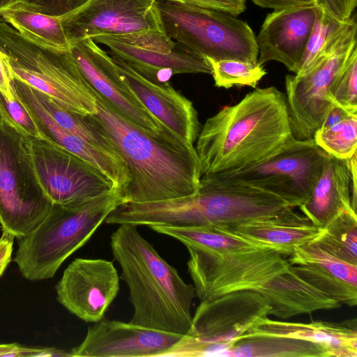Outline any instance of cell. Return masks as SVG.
I'll return each mask as SVG.
<instances>
[{"label": "cell", "instance_id": "6da1fadb", "mask_svg": "<svg viewBox=\"0 0 357 357\" xmlns=\"http://www.w3.org/2000/svg\"><path fill=\"white\" fill-rule=\"evenodd\" d=\"M97 112L84 116L124 161L129 174L119 190L123 203H144L195 194L199 185L200 162L194 145L167 128L151 133L128 122L93 89Z\"/></svg>", "mask_w": 357, "mask_h": 357}, {"label": "cell", "instance_id": "7a4b0ae2", "mask_svg": "<svg viewBox=\"0 0 357 357\" xmlns=\"http://www.w3.org/2000/svg\"><path fill=\"white\" fill-rule=\"evenodd\" d=\"M292 137L284 94L257 88L205 121L195 147L202 176L251 167Z\"/></svg>", "mask_w": 357, "mask_h": 357}, {"label": "cell", "instance_id": "3957f363", "mask_svg": "<svg viewBox=\"0 0 357 357\" xmlns=\"http://www.w3.org/2000/svg\"><path fill=\"white\" fill-rule=\"evenodd\" d=\"M114 259L121 268L134 308L130 322L184 335L191 328L195 291L177 270L139 232L137 226L119 225L110 237Z\"/></svg>", "mask_w": 357, "mask_h": 357}, {"label": "cell", "instance_id": "277c9868", "mask_svg": "<svg viewBox=\"0 0 357 357\" xmlns=\"http://www.w3.org/2000/svg\"><path fill=\"white\" fill-rule=\"evenodd\" d=\"M291 208L269 192L212 174L202 176L193 195L149 202L146 218L150 225L227 227L272 218Z\"/></svg>", "mask_w": 357, "mask_h": 357}, {"label": "cell", "instance_id": "5b68a950", "mask_svg": "<svg viewBox=\"0 0 357 357\" xmlns=\"http://www.w3.org/2000/svg\"><path fill=\"white\" fill-rule=\"evenodd\" d=\"M123 202L119 189L114 188L79 204H53L39 226L17 239L13 260L22 276L30 281L53 278L61 264Z\"/></svg>", "mask_w": 357, "mask_h": 357}, {"label": "cell", "instance_id": "8992f818", "mask_svg": "<svg viewBox=\"0 0 357 357\" xmlns=\"http://www.w3.org/2000/svg\"><path fill=\"white\" fill-rule=\"evenodd\" d=\"M0 51L13 77L82 116L97 112L96 98L69 51L46 48L0 20Z\"/></svg>", "mask_w": 357, "mask_h": 357}, {"label": "cell", "instance_id": "52a82bcc", "mask_svg": "<svg viewBox=\"0 0 357 357\" xmlns=\"http://www.w3.org/2000/svg\"><path fill=\"white\" fill-rule=\"evenodd\" d=\"M165 33L175 42L213 60L257 63L256 36L246 22L195 5L157 0Z\"/></svg>", "mask_w": 357, "mask_h": 357}, {"label": "cell", "instance_id": "ba28073f", "mask_svg": "<svg viewBox=\"0 0 357 357\" xmlns=\"http://www.w3.org/2000/svg\"><path fill=\"white\" fill-rule=\"evenodd\" d=\"M53 203L31 160L28 137L0 116V225L17 239L43 222Z\"/></svg>", "mask_w": 357, "mask_h": 357}, {"label": "cell", "instance_id": "9c48e42d", "mask_svg": "<svg viewBox=\"0 0 357 357\" xmlns=\"http://www.w3.org/2000/svg\"><path fill=\"white\" fill-rule=\"evenodd\" d=\"M183 245L189 253L188 272L200 302L236 291H257L290 266L287 256L267 246L218 252Z\"/></svg>", "mask_w": 357, "mask_h": 357}, {"label": "cell", "instance_id": "30bf717a", "mask_svg": "<svg viewBox=\"0 0 357 357\" xmlns=\"http://www.w3.org/2000/svg\"><path fill=\"white\" fill-rule=\"evenodd\" d=\"M328 155L313 139L292 137L251 167L213 175L249 184L277 195L292 208L299 207L309 198Z\"/></svg>", "mask_w": 357, "mask_h": 357}, {"label": "cell", "instance_id": "8fae6325", "mask_svg": "<svg viewBox=\"0 0 357 357\" xmlns=\"http://www.w3.org/2000/svg\"><path fill=\"white\" fill-rule=\"evenodd\" d=\"M28 141L38 179L53 204L73 205L115 188L100 170L65 149L41 137Z\"/></svg>", "mask_w": 357, "mask_h": 357}, {"label": "cell", "instance_id": "7c38bea8", "mask_svg": "<svg viewBox=\"0 0 357 357\" xmlns=\"http://www.w3.org/2000/svg\"><path fill=\"white\" fill-rule=\"evenodd\" d=\"M271 307L259 291H233L200 302L185 335L202 341L206 356H225L233 345L259 321L270 315Z\"/></svg>", "mask_w": 357, "mask_h": 357}, {"label": "cell", "instance_id": "4fadbf2b", "mask_svg": "<svg viewBox=\"0 0 357 357\" xmlns=\"http://www.w3.org/2000/svg\"><path fill=\"white\" fill-rule=\"evenodd\" d=\"M356 47V40L323 57L305 73L286 76V100L294 138L313 139L327 113L336 105L330 86Z\"/></svg>", "mask_w": 357, "mask_h": 357}, {"label": "cell", "instance_id": "5bb4252c", "mask_svg": "<svg viewBox=\"0 0 357 357\" xmlns=\"http://www.w3.org/2000/svg\"><path fill=\"white\" fill-rule=\"evenodd\" d=\"M60 19L70 45L100 36L165 32L157 0H89Z\"/></svg>", "mask_w": 357, "mask_h": 357}, {"label": "cell", "instance_id": "9a60e30c", "mask_svg": "<svg viewBox=\"0 0 357 357\" xmlns=\"http://www.w3.org/2000/svg\"><path fill=\"white\" fill-rule=\"evenodd\" d=\"M119 280L112 261L76 258L64 270L55 287L56 299L79 319L96 323L105 317L116 297Z\"/></svg>", "mask_w": 357, "mask_h": 357}, {"label": "cell", "instance_id": "2e32d148", "mask_svg": "<svg viewBox=\"0 0 357 357\" xmlns=\"http://www.w3.org/2000/svg\"><path fill=\"white\" fill-rule=\"evenodd\" d=\"M72 58L91 87L128 122L151 133L164 126L122 80L112 57L91 38L70 45Z\"/></svg>", "mask_w": 357, "mask_h": 357}, {"label": "cell", "instance_id": "e0dca14e", "mask_svg": "<svg viewBox=\"0 0 357 357\" xmlns=\"http://www.w3.org/2000/svg\"><path fill=\"white\" fill-rule=\"evenodd\" d=\"M93 324L69 356L162 357L183 336L105 317Z\"/></svg>", "mask_w": 357, "mask_h": 357}, {"label": "cell", "instance_id": "ac0fdd59", "mask_svg": "<svg viewBox=\"0 0 357 357\" xmlns=\"http://www.w3.org/2000/svg\"><path fill=\"white\" fill-rule=\"evenodd\" d=\"M111 57L122 80L149 112L185 142L194 145L200 123L193 103L169 82L151 81L124 61Z\"/></svg>", "mask_w": 357, "mask_h": 357}, {"label": "cell", "instance_id": "d6986e66", "mask_svg": "<svg viewBox=\"0 0 357 357\" xmlns=\"http://www.w3.org/2000/svg\"><path fill=\"white\" fill-rule=\"evenodd\" d=\"M319 7L315 4L276 10L268 13L256 36L257 63L276 61L291 72H298L314 24Z\"/></svg>", "mask_w": 357, "mask_h": 357}, {"label": "cell", "instance_id": "ffe728a7", "mask_svg": "<svg viewBox=\"0 0 357 357\" xmlns=\"http://www.w3.org/2000/svg\"><path fill=\"white\" fill-rule=\"evenodd\" d=\"M356 152L340 159L328 154L307 200L298 208L311 222L323 228L342 213H356Z\"/></svg>", "mask_w": 357, "mask_h": 357}, {"label": "cell", "instance_id": "44dd1931", "mask_svg": "<svg viewBox=\"0 0 357 357\" xmlns=\"http://www.w3.org/2000/svg\"><path fill=\"white\" fill-rule=\"evenodd\" d=\"M13 85L15 93L30 112L41 138L65 149L98 168L112 181L115 188L121 190L127 184L129 174L121 158L60 126L36 100L29 85L15 77Z\"/></svg>", "mask_w": 357, "mask_h": 357}, {"label": "cell", "instance_id": "7402d4cb", "mask_svg": "<svg viewBox=\"0 0 357 357\" xmlns=\"http://www.w3.org/2000/svg\"><path fill=\"white\" fill-rule=\"evenodd\" d=\"M301 278L342 305L357 304V265L340 260L310 242L288 256Z\"/></svg>", "mask_w": 357, "mask_h": 357}, {"label": "cell", "instance_id": "603a6c76", "mask_svg": "<svg viewBox=\"0 0 357 357\" xmlns=\"http://www.w3.org/2000/svg\"><path fill=\"white\" fill-rule=\"evenodd\" d=\"M91 39L108 47L111 56L124 61L151 81L167 82L173 75L181 73L211 74L204 56L176 42L170 52L164 53L128 45L106 36Z\"/></svg>", "mask_w": 357, "mask_h": 357}, {"label": "cell", "instance_id": "cb8c5ba5", "mask_svg": "<svg viewBox=\"0 0 357 357\" xmlns=\"http://www.w3.org/2000/svg\"><path fill=\"white\" fill-rule=\"evenodd\" d=\"M224 228L258 245L272 248L287 257L295 248L312 242L321 230L293 208L272 218Z\"/></svg>", "mask_w": 357, "mask_h": 357}, {"label": "cell", "instance_id": "d4e9b609", "mask_svg": "<svg viewBox=\"0 0 357 357\" xmlns=\"http://www.w3.org/2000/svg\"><path fill=\"white\" fill-rule=\"evenodd\" d=\"M252 335L305 340L322 346L330 357L357 356V331L344 323L320 320L309 323L286 322L267 317L259 321L242 337Z\"/></svg>", "mask_w": 357, "mask_h": 357}, {"label": "cell", "instance_id": "484cf974", "mask_svg": "<svg viewBox=\"0 0 357 357\" xmlns=\"http://www.w3.org/2000/svg\"><path fill=\"white\" fill-rule=\"evenodd\" d=\"M257 291L269 303L270 315L280 319L341 307L336 301L301 278L290 266Z\"/></svg>", "mask_w": 357, "mask_h": 357}, {"label": "cell", "instance_id": "4316f807", "mask_svg": "<svg viewBox=\"0 0 357 357\" xmlns=\"http://www.w3.org/2000/svg\"><path fill=\"white\" fill-rule=\"evenodd\" d=\"M356 17L345 21L336 20L319 8L307 41L298 72L303 75L320 59L346 43L356 40Z\"/></svg>", "mask_w": 357, "mask_h": 357}, {"label": "cell", "instance_id": "83f0119b", "mask_svg": "<svg viewBox=\"0 0 357 357\" xmlns=\"http://www.w3.org/2000/svg\"><path fill=\"white\" fill-rule=\"evenodd\" d=\"M229 357H330L322 346L310 341L282 336L241 337L226 353Z\"/></svg>", "mask_w": 357, "mask_h": 357}, {"label": "cell", "instance_id": "f1b7e54d", "mask_svg": "<svg viewBox=\"0 0 357 357\" xmlns=\"http://www.w3.org/2000/svg\"><path fill=\"white\" fill-rule=\"evenodd\" d=\"M0 20L26 39L42 47L63 51L70 48L60 17L8 8L1 12Z\"/></svg>", "mask_w": 357, "mask_h": 357}, {"label": "cell", "instance_id": "f546056e", "mask_svg": "<svg viewBox=\"0 0 357 357\" xmlns=\"http://www.w3.org/2000/svg\"><path fill=\"white\" fill-rule=\"evenodd\" d=\"M149 228L157 233L171 236L183 244H191L218 252L246 250L263 247L222 227L213 225L196 227L151 225Z\"/></svg>", "mask_w": 357, "mask_h": 357}, {"label": "cell", "instance_id": "4dcf8cb0", "mask_svg": "<svg viewBox=\"0 0 357 357\" xmlns=\"http://www.w3.org/2000/svg\"><path fill=\"white\" fill-rule=\"evenodd\" d=\"M312 243L344 261L357 265V214L342 213L330 221Z\"/></svg>", "mask_w": 357, "mask_h": 357}, {"label": "cell", "instance_id": "1f68e13d", "mask_svg": "<svg viewBox=\"0 0 357 357\" xmlns=\"http://www.w3.org/2000/svg\"><path fill=\"white\" fill-rule=\"evenodd\" d=\"M30 89L36 100L60 126L83 140L120 158L109 141L86 122L84 116L70 111L31 86Z\"/></svg>", "mask_w": 357, "mask_h": 357}, {"label": "cell", "instance_id": "d6a6232c", "mask_svg": "<svg viewBox=\"0 0 357 357\" xmlns=\"http://www.w3.org/2000/svg\"><path fill=\"white\" fill-rule=\"evenodd\" d=\"M313 139L328 154L340 159L356 152L357 114H351L327 128H319Z\"/></svg>", "mask_w": 357, "mask_h": 357}, {"label": "cell", "instance_id": "836d02e7", "mask_svg": "<svg viewBox=\"0 0 357 357\" xmlns=\"http://www.w3.org/2000/svg\"><path fill=\"white\" fill-rule=\"evenodd\" d=\"M211 68L215 85L229 89L234 85L255 87L266 74L263 66L236 59L206 58Z\"/></svg>", "mask_w": 357, "mask_h": 357}, {"label": "cell", "instance_id": "e575fe53", "mask_svg": "<svg viewBox=\"0 0 357 357\" xmlns=\"http://www.w3.org/2000/svg\"><path fill=\"white\" fill-rule=\"evenodd\" d=\"M329 92L336 105L357 114V47L333 79Z\"/></svg>", "mask_w": 357, "mask_h": 357}, {"label": "cell", "instance_id": "d590c367", "mask_svg": "<svg viewBox=\"0 0 357 357\" xmlns=\"http://www.w3.org/2000/svg\"><path fill=\"white\" fill-rule=\"evenodd\" d=\"M0 116L26 137H41L30 112L15 91L11 99L0 91Z\"/></svg>", "mask_w": 357, "mask_h": 357}, {"label": "cell", "instance_id": "8d00e7d4", "mask_svg": "<svg viewBox=\"0 0 357 357\" xmlns=\"http://www.w3.org/2000/svg\"><path fill=\"white\" fill-rule=\"evenodd\" d=\"M89 0H21L10 7L61 17L82 7Z\"/></svg>", "mask_w": 357, "mask_h": 357}, {"label": "cell", "instance_id": "74e56055", "mask_svg": "<svg viewBox=\"0 0 357 357\" xmlns=\"http://www.w3.org/2000/svg\"><path fill=\"white\" fill-rule=\"evenodd\" d=\"M110 38L139 48L164 53L170 52L176 45V42L171 39L165 32H144Z\"/></svg>", "mask_w": 357, "mask_h": 357}, {"label": "cell", "instance_id": "f35d334b", "mask_svg": "<svg viewBox=\"0 0 357 357\" xmlns=\"http://www.w3.org/2000/svg\"><path fill=\"white\" fill-rule=\"evenodd\" d=\"M222 11L237 17L246 9V0H168Z\"/></svg>", "mask_w": 357, "mask_h": 357}, {"label": "cell", "instance_id": "ab89813d", "mask_svg": "<svg viewBox=\"0 0 357 357\" xmlns=\"http://www.w3.org/2000/svg\"><path fill=\"white\" fill-rule=\"evenodd\" d=\"M314 3L332 17L345 21L352 16L357 0H314Z\"/></svg>", "mask_w": 357, "mask_h": 357}, {"label": "cell", "instance_id": "60d3db41", "mask_svg": "<svg viewBox=\"0 0 357 357\" xmlns=\"http://www.w3.org/2000/svg\"><path fill=\"white\" fill-rule=\"evenodd\" d=\"M49 348L26 347L17 343L1 344L0 356L22 357V356H47Z\"/></svg>", "mask_w": 357, "mask_h": 357}, {"label": "cell", "instance_id": "b9f144b4", "mask_svg": "<svg viewBox=\"0 0 357 357\" xmlns=\"http://www.w3.org/2000/svg\"><path fill=\"white\" fill-rule=\"evenodd\" d=\"M255 5L274 10L289 8L308 6L314 3V0H251Z\"/></svg>", "mask_w": 357, "mask_h": 357}, {"label": "cell", "instance_id": "7bdbcfd3", "mask_svg": "<svg viewBox=\"0 0 357 357\" xmlns=\"http://www.w3.org/2000/svg\"><path fill=\"white\" fill-rule=\"evenodd\" d=\"M14 238L12 235L2 231L0 237V277L11 261Z\"/></svg>", "mask_w": 357, "mask_h": 357}, {"label": "cell", "instance_id": "ee69618b", "mask_svg": "<svg viewBox=\"0 0 357 357\" xmlns=\"http://www.w3.org/2000/svg\"><path fill=\"white\" fill-rule=\"evenodd\" d=\"M13 77L8 68L3 53L0 51V91L8 98L11 99L15 96L13 85Z\"/></svg>", "mask_w": 357, "mask_h": 357}, {"label": "cell", "instance_id": "f6af8a7d", "mask_svg": "<svg viewBox=\"0 0 357 357\" xmlns=\"http://www.w3.org/2000/svg\"><path fill=\"white\" fill-rule=\"evenodd\" d=\"M351 114L344 109L335 105L326 115L321 126L319 128H327L341 121L349 116Z\"/></svg>", "mask_w": 357, "mask_h": 357}, {"label": "cell", "instance_id": "bcb514c9", "mask_svg": "<svg viewBox=\"0 0 357 357\" xmlns=\"http://www.w3.org/2000/svg\"><path fill=\"white\" fill-rule=\"evenodd\" d=\"M21 0H0V15L3 10L17 4Z\"/></svg>", "mask_w": 357, "mask_h": 357}]
</instances>
